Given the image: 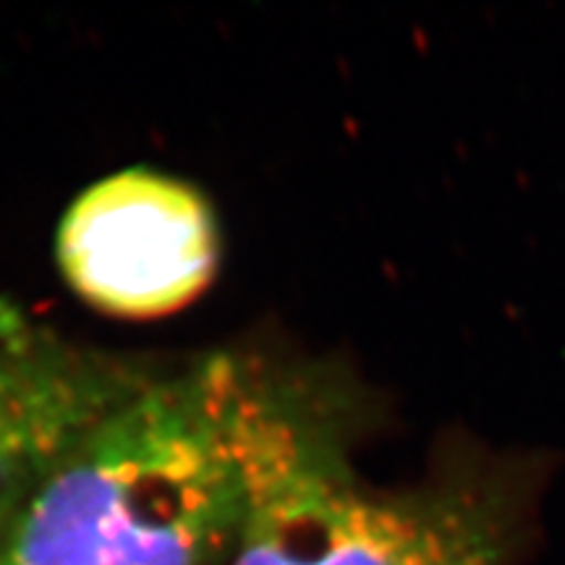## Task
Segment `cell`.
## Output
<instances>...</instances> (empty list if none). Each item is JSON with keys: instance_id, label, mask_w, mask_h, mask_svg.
Here are the masks:
<instances>
[{"instance_id": "obj_2", "label": "cell", "mask_w": 565, "mask_h": 565, "mask_svg": "<svg viewBox=\"0 0 565 565\" xmlns=\"http://www.w3.org/2000/svg\"><path fill=\"white\" fill-rule=\"evenodd\" d=\"M338 406L246 374L238 406L244 513L231 565H503L540 463L461 440L404 494L353 479Z\"/></svg>"}, {"instance_id": "obj_1", "label": "cell", "mask_w": 565, "mask_h": 565, "mask_svg": "<svg viewBox=\"0 0 565 565\" xmlns=\"http://www.w3.org/2000/svg\"><path fill=\"white\" fill-rule=\"evenodd\" d=\"M249 370L210 356L147 377L34 487L0 565H210L244 513L238 406Z\"/></svg>"}, {"instance_id": "obj_3", "label": "cell", "mask_w": 565, "mask_h": 565, "mask_svg": "<svg viewBox=\"0 0 565 565\" xmlns=\"http://www.w3.org/2000/svg\"><path fill=\"white\" fill-rule=\"evenodd\" d=\"M217 225L196 189L131 168L76 196L58 231L68 286L118 317L173 315L210 286Z\"/></svg>"}, {"instance_id": "obj_4", "label": "cell", "mask_w": 565, "mask_h": 565, "mask_svg": "<svg viewBox=\"0 0 565 565\" xmlns=\"http://www.w3.org/2000/svg\"><path fill=\"white\" fill-rule=\"evenodd\" d=\"M141 383L97 359L0 341V536L71 445Z\"/></svg>"}]
</instances>
